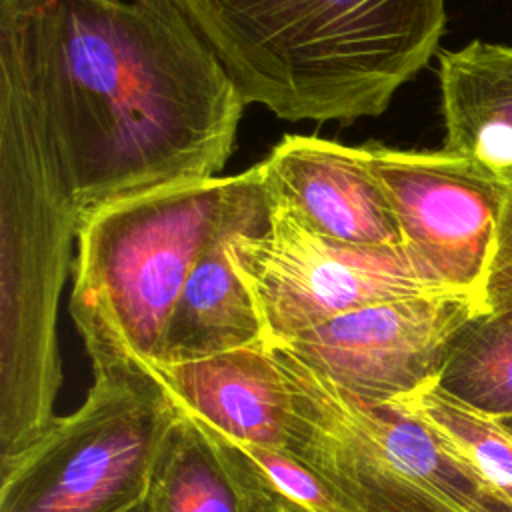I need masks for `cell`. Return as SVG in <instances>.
<instances>
[{"mask_svg":"<svg viewBox=\"0 0 512 512\" xmlns=\"http://www.w3.org/2000/svg\"><path fill=\"white\" fill-rule=\"evenodd\" d=\"M2 22L74 224L224 168L248 102L176 0H48Z\"/></svg>","mask_w":512,"mask_h":512,"instance_id":"cell-1","label":"cell"},{"mask_svg":"<svg viewBox=\"0 0 512 512\" xmlns=\"http://www.w3.org/2000/svg\"><path fill=\"white\" fill-rule=\"evenodd\" d=\"M246 102L284 120L378 116L436 52L444 0H176Z\"/></svg>","mask_w":512,"mask_h":512,"instance_id":"cell-2","label":"cell"},{"mask_svg":"<svg viewBox=\"0 0 512 512\" xmlns=\"http://www.w3.org/2000/svg\"><path fill=\"white\" fill-rule=\"evenodd\" d=\"M228 176L178 182L108 202L74 228L70 316L92 372L158 362L198 252L212 234Z\"/></svg>","mask_w":512,"mask_h":512,"instance_id":"cell-3","label":"cell"},{"mask_svg":"<svg viewBox=\"0 0 512 512\" xmlns=\"http://www.w3.org/2000/svg\"><path fill=\"white\" fill-rule=\"evenodd\" d=\"M290 396L286 450L350 512H512L418 418L366 400L286 348H270Z\"/></svg>","mask_w":512,"mask_h":512,"instance_id":"cell-4","label":"cell"},{"mask_svg":"<svg viewBox=\"0 0 512 512\" xmlns=\"http://www.w3.org/2000/svg\"><path fill=\"white\" fill-rule=\"evenodd\" d=\"M182 416L142 366L94 374L84 402L0 458V512H130Z\"/></svg>","mask_w":512,"mask_h":512,"instance_id":"cell-5","label":"cell"},{"mask_svg":"<svg viewBox=\"0 0 512 512\" xmlns=\"http://www.w3.org/2000/svg\"><path fill=\"white\" fill-rule=\"evenodd\" d=\"M232 254L262 318L266 348L362 306L448 294L420 276L404 248L330 240L276 206L272 226L240 238Z\"/></svg>","mask_w":512,"mask_h":512,"instance_id":"cell-6","label":"cell"},{"mask_svg":"<svg viewBox=\"0 0 512 512\" xmlns=\"http://www.w3.org/2000/svg\"><path fill=\"white\" fill-rule=\"evenodd\" d=\"M368 150L414 268L434 288L470 296L486 310L508 184L444 148Z\"/></svg>","mask_w":512,"mask_h":512,"instance_id":"cell-7","label":"cell"},{"mask_svg":"<svg viewBox=\"0 0 512 512\" xmlns=\"http://www.w3.org/2000/svg\"><path fill=\"white\" fill-rule=\"evenodd\" d=\"M482 312L462 294L398 298L334 316L276 348L342 388L388 404L436 384L458 330Z\"/></svg>","mask_w":512,"mask_h":512,"instance_id":"cell-8","label":"cell"},{"mask_svg":"<svg viewBox=\"0 0 512 512\" xmlns=\"http://www.w3.org/2000/svg\"><path fill=\"white\" fill-rule=\"evenodd\" d=\"M272 214L274 202L260 164L228 176L220 218L186 278L158 362L266 346L262 318L232 252L240 238L264 234Z\"/></svg>","mask_w":512,"mask_h":512,"instance_id":"cell-9","label":"cell"},{"mask_svg":"<svg viewBox=\"0 0 512 512\" xmlns=\"http://www.w3.org/2000/svg\"><path fill=\"white\" fill-rule=\"evenodd\" d=\"M258 164L274 206L306 230L346 244L404 248L368 146L290 134Z\"/></svg>","mask_w":512,"mask_h":512,"instance_id":"cell-10","label":"cell"},{"mask_svg":"<svg viewBox=\"0 0 512 512\" xmlns=\"http://www.w3.org/2000/svg\"><path fill=\"white\" fill-rule=\"evenodd\" d=\"M146 368L182 410L238 440L286 448L290 396L266 346Z\"/></svg>","mask_w":512,"mask_h":512,"instance_id":"cell-11","label":"cell"},{"mask_svg":"<svg viewBox=\"0 0 512 512\" xmlns=\"http://www.w3.org/2000/svg\"><path fill=\"white\" fill-rule=\"evenodd\" d=\"M444 150L512 184V46L472 40L440 52Z\"/></svg>","mask_w":512,"mask_h":512,"instance_id":"cell-12","label":"cell"},{"mask_svg":"<svg viewBox=\"0 0 512 512\" xmlns=\"http://www.w3.org/2000/svg\"><path fill=\"white\" fill-rule=\"evenodd\" d=\"M436 386L496 420L512 416V304L476 314L458 330Z\"/></svg>","mask_w":512,"mask_h":512,"instance_id":"cell-13","label":"cell"},{"mask_svg":"<svg viewBox=\"0 0 512 512\" xmlns=\"http://www.w3.org/2000/svg\"><path fill=\"white\" fill-rule=\"evenodd\" d=\"M188 416L254 504L274 512H350L334 492L286 448L244 442L212 428L192 414Z\"/></svg>","mask_w":512,"mask_h":512,"instance_id":"cell-14","label":"cell"},{"mask_svg":"<svg viewBox=\"0 0 512 512\" xmlns=\"http://www.w3.org/2000/svg\"><path fill=\"white\" fill-rule=\"evenodd\" d=\"M148 500L152 512H254L250 496L184 410L158 458Z\"/></svg>","mask_w":512,"mask_h":512,"instance_id":"cell-15","label":"cell"},{"mask_svg":"<svg viewBox=\"0 0 512 512\" xmlns=\"http://www.w3.org/2000/svg\"><path fill=\"white\" fill-rule=\"evenodd\" d=\"M388 404L424 422L448 450L512 504V432L500 420L462 404L436 384Z\"/></svg>","mask_w":512,"mask_h":512,"instance_id":"cell-16","label":"cell"},{"mask_svg":"<svg viewBox=\"0 0 512 512\" xmlns=\"http://www.w3.org/2000/svg\"><path fill=\"white\" fill-rule=\"evenodd\" d=\"M508 304H512V184L508 186L496 256L486 286V310L492 312Z\"/></svg>","mask_w":512,"mask_h":512,"instance_id":"cell-17","label":"cell"},{"mask_svg":"<svg viewBox=\"0 0 512 512\" xmlns=\"http://www.w3.org/2000/svg\"><path fill=\"white\" fill-rule=\"evenodd\" d=\"M48 0H2V16L22 18L44 6Z\"/></svg>","mask_w":512,"mask_h":512,"instance_id":"cell-18","label":"cell"},{"mask_svg":"<svg viewBox=\"0 0 512 512\" xmlns=\"http://www.w3.org/2000/svg\"><path fill=\"white\" fill-rule=\"evenodd\" d=\"M130 512H152V508H150V500L146 498L140 506H136L134 510H130Z\"/></svg>","mask_w":512,"mask_h":512,"instance_id":"cell-19","label":"cell"},{"mask_svg":"<svg viewBox=\"0 0 512 512\" xmlns=\"http://www.w3.org/2000/svg\"><path fill=\"white\" fill-rule=\"evenodd\" d=\"M500 422H502V424H504V426H506V428L512 432V416H510V418H502Z\"/></svg>","mask_w":512,"mask_h":512,"instance_id":"cell-20","label":"cell"},{"mask_svg":"<svg viewBox=\"0 0 512 512\" xmlns=\"http://www.w3.org/2000/svg\"><path fill=\"white\" fill-rule=\"evenodd\" d=\"M254 512H274V510H270V508H262V506L254 504Z\"/></svg>","mask_w":512,"mask_h":512,"instance_id":"cell-21","label":"cell"}]
</instances>
